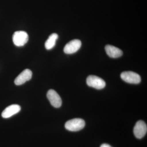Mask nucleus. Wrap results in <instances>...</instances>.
<instances>
[{"label":"nucleus","mask_w":147,"mask_h":147,"mask_svg":"<svg viewBox=\"0 0 147 147\" xmlns=\"http://www.w3.org/2000/svg\"><path fill=\"white\" fill-rule=\"evenodd\" d=\"M105 50L107 55L111 58L120 57L123 55V52L120 49L111 45H107L105 47Z\"/></svg>","instance_id":"obj_10"},{"label":"nucleus","mask_w":147,"mask_h":147,"mask_svg":"<svg viewBox=\"0 0 147 147\" xmlns=\"http://www.w3.org/2000/svg\"><path fill=\"white\" fill-rule=\"evenodd\" d=\"M47 96L51 105L53 107L59 108L61 106L62 102L61 98L55 90H49L47 92Z\"/></svg>","instance_id":"obj_6"},{"label":"nucleus","mask_w":147,"mask_h":147,"mask_svg":"<svg viewBox=\"0 0 147 147\" xmlns=\"http://www.w3.org/2000/svg\"><path fill=\"white\" fill-rule=\"evenodd\" d=\"M87 85L89 86L92 87L98 90H100L105 88L106 84L103 79L94 75H90L86 80Z\"/></svg>","instance_id":"obj_4"},{"label":"nucleus","mask_w":147,"mask_h":147,"mask_svg":"<svg viewBox=\"0 0 147 147\" xmlns=\"http://www.w3.org/2000/svg\"><path fill=\"white\" fill-rule=\"evenodd\" d=\"M58 38V35L57 34L53 33L50 35L45 42V48L47 50H50L53 48L56 45V41Z\"/></svg>","instance_id":"obj_11"},{"label":"nucleus","mask_w":147,"mask_h":147,"mask_svg":"<svg viewBox=\"0 0 147 147\" xmlns=\"http://www.w3.org/2000/svg\"><path fill=\"white\" fill-rule=\"evenodd\" d=\"M82 46L81 40L74 39L69 41L64 48V52L66 54H72L76 53Z\"/></svg>","instance_id":"obj_7"},{"label":"nucleus","mask_w":147,"mask_h":147,"mask_svg":"<svg viewBox=\"0 0 147 147\" xmlns=\"http://www.w3.org/2000/svg\"><path fill=\"white\" fill-rule=\"evenodd\" d=\"M133 131L136 138L139 139H142L146 134L147 125L144 121H138L134 126Z\"/></svg>","instance_id":"obj_5"},{"label":"nucleus","mask_w":147,"mask_h":147,"mask_svg":"<svg viewBox=\"0 0 147 147\" xmlns=\"http://www.w3.org/2000/svg\"><path fill=\"white\" fill-rule=\"evenodd\" d=\"M85 121L82 119L76 118L67 121L65 124V128L69 131H76L81 130L85 126Z\"/></svg>","instance_id":"obj_1"},{"label":"nucleus","mask_w":147,"mask_h":147,"mask_svg":"<svg viewBox=\"0 0 147 147\" xmlns=\"http://www.w3.org/2000/svg\"><path fill=\"white\" fill-rule=\"evenodd\" d=\"M21 110L20 106L17 104L9 105L3 111L2 117L3 118H9L20 112Z\"/></svg>","instance_id":"obj_9"},{"label":"nucleus","mask_w":147,"mask_h":147,"mask_svg":"<svg viewBox=\"0 0 147 147\" xmlns=\"http://www.w3.org/2000/svg\"><path fill=\"white\" fill-rule=\"evenodd\" d=\"M12 39L14 45L17 47L24 46L28 42V35L26 32L23 31L15 32L13 34Z\"/></svg>","instance_id":"obj_2"},{"label":"nucleus","mask_w":147,"mask_h":147,"mask_svg":"<svg viewBox=\"0 0 147 147\" xmlns=\"http://www.w3.org/2000/svg\"><path fill=\"white\" fill-rule=\"evenodd\" d=\"M121 77L124 82L129 84H139L141 82L140 75L133 71H124L121 74Z\"/></svg>","instance_id":"obj_3"},{"label":"nucleus","mask_w":147,"mask_h":147,"mask_svg":"<svg viewBox=\"0 0 147 147\" xmlns=\"http://www.w3.org/2000/svg\"><path fill=\"white\" fill-rule=\"evenodd\" d=\"M32 75V71L30 69H25L15 79L14 83L17 86H20L25 84L27 81L31 79Z\"/></svg>","instance_id":"obj_8"},{"label":"nucleus","mask_w":147,"mask_h":147,"mask_svg":"<svg viewBox=\"0 0 147 147\" xmlns=\"http://www.w3.org/2000/svg\"><path fill=\"white\" fill-rule=\"evenodd\" d=\"M100 147H112L110 146V145L108 144H102L100 146Z\"/></svg>","instance_id":"obj_12"}]
</instances>
